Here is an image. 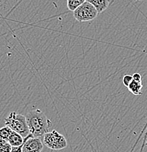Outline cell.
Segmentation results:
<instances>
[{
  "label": "cell",
  "instance_id": "cell-4",
  "mask_svg": "<svg viewBox=\"0 0 147 152\" xmlns=\"http://www.w3.org/2000/svg\"><path fill=\"white\" fill-rule=\"evenodd\" d=\"M97 14L98 12L95 7L86 1L73 11L74 18L80 23L94 20L97 18Z\"/></svg>",
  "mask_w": 147,
  "mask_h": 152
},
{
  "label": "cell",
  "instance_id": "cell-5",
  "mask_svg": "<svg viewBox=\"0 0 147 152\" xmlns=\"http://www.w3.org/2000/svg\"><path fill=\"white\" fill-rule=\"evenodd\" d=\"M42 149L43 144L40 138L33 137L31 134L24 137V141L22 145L23 152H42Z\"/></svg>",
  "mask_w": 147,
  "mask_h": 152
},
{
  "label": "cell",
  "instance_id": "cell-2",
  "mask_svg": "<svg viewBox=\"0 0 147 152\" xmlns=\"http://www.w3.org/2000/svg\"><path fill=\"white\" fill-rule=\"evenodd\" d=\"M5 126H9L12 131L18 132L24 138L30 134L26 116L12 111L4 119Z\"/></svg>",
  "mask_w": 147,
  "mask_h": 152
},
{
  "label": "cell",
  "instance_id": "cell-17",
  "mask_svg": "<svg viewBox=\"0 0 147 152\" xmlns=\"http://www.w3.org/2000/svg\"><path fill=\"white\" fill-rule=\"evenodd\" d=\"M146 145H147V140H146Z\"/></svg>",
  "mask_w": 147,
  "mask_h": 152
},
{
  "label": "cell",
  "instance_id": "cell-6",
  "mask_svg": "<svg viewBox=\"0 0 147 152\" xmlns=\"http://www.w3.org/2000/svg\"><path fill=\"white\" fill-rule=\"evenodd\" d=\"M86 1L95 7L98 13L104 12L105 10L108 9L110 4V0H86Z\"/></svg>",
  "mask_w": 147,
  "mask_h": 152
},
{
  "label": "cell",
  "instance_id": "cell-7",
  "mask_svg": "<svg viewBox=\"0 0 147 152\" xmlns=\"http://www.w3.org/2000/svg\"><path fill=\"white\" fill-rule=\"evenodd\" d=\"M24 141V138L18 132L12 131L9 137L8 142L12 147H18L21 145Z\"/></svg>",
  "mask_w": 147,
  "mask_h": 152
},
{
  "label": "cell",
  "instance_id": "cell-10",
  "mask_svg": "<svg viewBox=\"0 0 147 152\" xmlns=\"http://www.w3.org/2000/svg\"><path fill=\"white\" fill-rule=\"evenodd\" d=\"M12 132V129L7 126H4L3 127L0 128V138L6 140V141H8L9 137H10Z\"/></svg>",
  "mask_w": 147,
  "mask_h": 152
},
{
  "label": "cell",
  "instance_id": "cell-3",
  "mask_svg": "<svg viewBox=\"0 0 147 152\" xmlns=\"http://www.w3.org/2000/svg\"><path fill=\"white\" fill-rule=\"evenodd\" d=\"M42 138L45 146L52 150H61L67 146V142L64 136L56 130L47 132Z\"/></svg>",
  "mask_w": 147,
  "mask_h": 152
},
{
  "label": "cell",
  "instance_id": "cell-14",
  "mask_svg": "<svg viewBox=\"0 0 147 152\" xmlns=\"http://www.w3.org/2000/svg\"><path fill=\"white\" fill-rule=\"evenodd\" d=\"M22 145H23V144L18 147H12L11 152H23V151H22Z\"/></svg>",
  "mask_w": 147,
  "mask_h": 152
},
{
  "label": "cell",
  "instance_id": "cell-8",
  "mask_svg": "<svg viewBox=\"0 0 147 152\" xmlns=\"http://www.w3.org/2000/svg\"><path fill=\"white\" fill-rule=\"evenodd\" d=\"M142 88H143V83L142 81H137V80H132L130 84L127 87L128 90L134 95H141Z\"/></svg>",
  "mask_w": 147,
  "mask_h": 152
},
{
  "label": "cell",
  "instance_id": "cell-13",
  "mask_svg": "<svg viewBox=\"0 0 147 152\" xmlns=\"http://www.w3.org/2000/svg\"><path fill=\"white\" fill-rule=\"evenodd\" d=\"M132 77H133V80H137V81H142V77L140 74L139 73H135L132 75Z\"/></svg>",
  "mask_w": 147,
  "mask_h": 152
},
{
  "label": "cell",
  "instance_id": "cell-16",
  "mask_svg": "<svg viewBox=\"0 0 147 152\" xmlns=\"http://www.w3.org/2000/svg\"><path fill=\"white\" fill-rule=\"evenodd\" d=\"M132 1H143V0H132Z\"/></svg>",
  "mask_w": 147,
  "mask_h": 152
},
{
  "label": "cell",
  "instance_id": "cell-12",
  "mask_svg": "<svg viewBox=\"0 0 147 152\" xmlns=\"http://www.w3.org/2000/svg\"><path fill=\"white\" fill-rule=\"evenodd\" d=\"M12 147L11 146L10 144L8 142H6L5 144L0 147V152H11Z\"/></svg>",
  "mask_w": 147,
  "mask_h": 152
},
{
  "label": "cell",
  "instance_id": "cell-15",
  "mask_svg": "<svg viewBox=\"0 0 147 152\" xmlns=\"http://www.w3.org/2000/svg\"><path fill=\"white\" fill-rule=\"evenodd\" d=\"M7 142V141H6V140H3V139L0 138V147L2 146V145H4V144H5Z\"/></svg>",
  "mask_w": 147,
  "mask_h": 152
},
{
  "label": "cell",
  "instance_id": "cell-9",
  "mask_svg": "<svg viewBox=\"0 0 147 152\" xmlns=\"http://www.w3.org/2000/svg\"><path fill=\"white\" fill-rule=\"evenodd\" d=\"M85 1L86 0H67V7L69 11L73 12Z\"/></svg>",
  "mask_w": 147,
  "mask_h": 152
},
{
  "label": "cell",
  "instance_id": "cell-18",
  "mask_svg": "<svg viewBox=\"0 0 147 152\" xmlns=\"http://www.w3.org/2000/svg\"><path fill=\"white\" fill-rule=\"evenodd\" d=\"M1 0H0V3H1ZM0 17H1V15H0Z\"/></svg>",
  "mask_w": 147,
  "mask_h": 152
},
{
  "label": "cell",
  "instance_id": "cell-11",
  "mask_svg": "<svg viewBox=\"0 0 147 152\" xmlns=\"http://www.w3.org/2000/svg\"><path fill=\"white\" fill-rule=\"evenodd\" d=\"M133 80V77H132V75H125L123 77L122 79V82L124 86H125L126 87L129 86V85L130 84L131 82Z\"/></svg>",
  "mask_w": 147,
  "mask_h": 152
},
{
  "label": "cell",
  "instance_id": "cell-1",
  "mask_svg": "<svg viewBox=\"0 0 147 152\" xmlns=\"http://www.w3.org/2000/svg\"><path fill=\"white\" fill-rule=\"evenodd\" d=\"M26 122L30 134L34 137H43L52 126V122L45 114L40 110H34L28 112L26 115Z\"/></svg>",
  "mask_w": 147,
  "mask_h": 152
}]
</instances>
